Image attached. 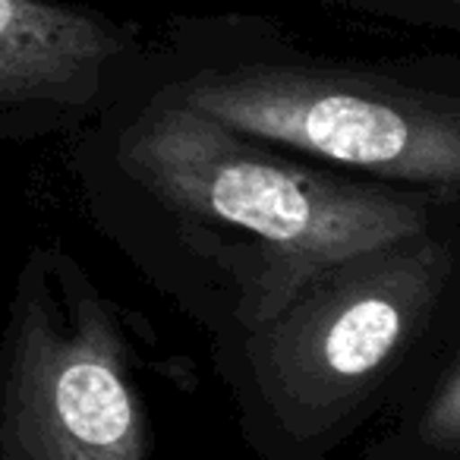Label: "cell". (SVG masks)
<instances>
[{"label": "cell", "instance_id": "cell-1", "mask_svg": "<svg viewBox=\"0 0 460 460\" xmlns=\"http://www.w3.org/2000/svg\"><path fill=\"white\" fill-rule=\"evenodd\" d=\"M73 177L111 246L208 338L281 313L344 256L460 211V196L325 167L227 127L167 83L114 92Z\"/></svg>", "mask_w": 460, "mask_h": 460}, {"label": "cell", "instance_id": "cell-2", "mask_svg": "<svg viewBox=\"0 0 460 460\" xmlns=\"http://www.w3.org/2000/svg\"><path fill=\"white\" fill-rule=\"evenodd\" d=\"M460 341V211L328 265L281 313L211 338L256 460H328Z\"/></svg>", "mask_w": 460, "mask_h": 460}, {"label": "cell", "instance_id": "cell-3", "mask_svg": "<svg viewBox=\"0 0 460 460\" xmlns=\"http://www.w3.org/2000/svg\"><path fill=\"white\" fill-rule=\"evenodd\" d=\"M136 315L60 240L26 252L0 328V460H155Z\"/></svg>", "mask_w": 460, "mask_h": 460}, {"label": "cell", "instance_id": "cell-4", "mask_svg": "<svg viewBox=\"0 0 460 460\" xmlns=\"http://www.w3.org/2000/svg\"><path fill=\"white\" fill-rule=\"evenodd\" d=\"M227 127L338 171L460 196V92L306 58H221L167 79Z\"/></svg>", "mask_w": 460, "mask_h": 460}, {"label": "cell", "instance_id": "cell-5", "mask_svg": "<svg viewBox=\"0 0 460 460\" xmlns=\"http://www.w3.org/2000/svg\"><path fill=\"white\" fill-rule=\"evenodd\" d=\"M133 41L54 0H0V146L83 129L120 89Z\"/></svg>", "mask_w": 460, "mask_h": 460}, {"label": "cell", "instance_id": "cell-6", "mask_svg": "<svg viewBox=\"0 0 460 460\" xmlns=\"http://www.w3.org/2000/svg\"><path fill=\"white\" fill-rule=\"evenodd\" d=\"M363 460H460V341L378 413Z\"/></svg>", "mask_w": 460, "mask_h": 460}, {"label": "cell", "instance_id": "cell-7", "mask_svg": "<svg viewBox=\"0 0 460 460\" xmlns=\"http://www.w3.org/2000/svg\"><path fill=\"white\" fill-rule=\"evenodd\" d=\"M422 4H445V7H454L457 0H422Z\"/></svg>", "mask_w": 460, "mask_h": 460}]
</instances>
